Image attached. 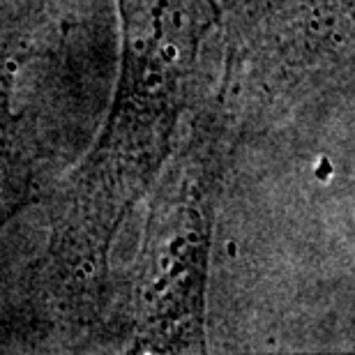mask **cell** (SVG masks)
I'll list each match as a JSON object with an SVG mask.
<instances>
[{
	"mask_svg": "<svg viewBox=\"0 0 355 355\" xmlns=\"http://www.w3.org/2000/svg\"><path fill=\"white\" fill-rule=\"evenodd\" d=\"M222 141L224 125L212 113L155 194L134 284L132 353L205 351V284Z\"/></svg>",
	"mask_w": 355,
	"mask_h": 355,
	"instance_id": "obj_2",
	"label": "cell"
},
{
	"mask_svg": "<svg viewBox=\"0 0 355 355\" xmlns=\"http://www.w3.org/2000/svg\"><path fill=\"white\" fill-rule=\"evenodd\" d=\"M120 81L97 144L53 198L49 270L67 316L90 323L104 304L120 226L173 150L198 49L219 24L217 0H116Z\"/></svg>",
	"mask_w": 355,
	"mask_h": 355,
	"instance_id": "obj_1",
	"label": "cell"
},
{
	"mask_svg": "<svg viewBox=\"0 0 355 355\" xmlns=\"http://www.w3.org/2000/svg\"><path fill=\"white\" fill-rule=\"evenodd\" d=\"M37 53L19 37L0 44V231L35 196V148L24 116L14 113L12 88L17 69Z\"/></svg>",
	"mask_w": 355,
	"mask_h": 355,
	"instance_id": "obj_3",
	"label": "cell"
}]
</instances>
